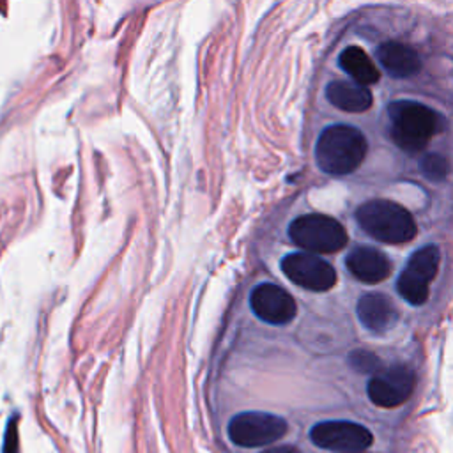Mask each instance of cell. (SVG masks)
Returning a JSON list of instances; mask_svg holds the SVG:
<instances>
[{
    "label": "cell",
    "mask_w": 453,
    "mask_h": 453,
    "mask_svg": "<svg viewBox=\"0 0 453 453\" xmlns=\"http://www.w3.org/2000/svg\"><path fill=\"white\" fill-rule=\"evenodd\" d=\"M340 65L352 78V81L365 87L375 83L380 78V73L372 58L357 46H349L342 51Z\"/></svg>",
    "instance_id": "15"
},
{
    "label": "cell",
    "mask_w": 453,
    "mask_h": 453,
    "mask_svg": "<svg viewBox=\"0 0 453 453\" xmlns=\"http://www.w3.org/2000/svg\"><path fill=\"white\" fill-rule=\"evenodd\" d=\"M250 304L260 320L274 326L288 324L297 313L294 297L274 283H262L255 287L250 297Z\"/></svg>",
    "instance_id": "10"
},
{
    "label": "cell",
    "mask_w": 453,
    "mask_h": 453,
    "mask_svg": "<svg viewBox=\"0 0 453 453\" xmlns=\"http://www.w3.org/2000/svg\"><path fill=\"white\" fill-rule=\"evenodd\" d=\"M288 430V423L276 414L248 411L235 414L228 423V437L241 448H262L280 441Z\"/></svg>",
    "instance_id": "5"
},
{
    "label": "cell",
    "mask_w": 453,
    "mask_h": 453,
    "mask_svg": "<svg viewBox=\"0 0 453 453\" xmlns=\"http://www.w3.org/2000/svg\"><path fill=\"white\" fill-rule=\"evenodd\" d=\"M368 143L365 134L352 126L334 124L326 127L315 147L320 170L329 175H347L365 159Z\"/></svg>",
    "instance_id": "1"
},
{
    "label": "cell",
    "mask_w": 453,
    "mask_h": 453,
    "mask_svg": "<svg viewBox=\"0 0 453 453\" xmlns=\"http://www.w3.org/2000/svg\"><path fill=\"white\" fill-rule=\"evenodd\" d=\"M349 273L365 283H379L386 280L391 273V262L388 257L368 246H359L352 250L345 258Z\"/></svg>",
    "instance_id": "12"
},
{
    "label": "cell",
    "mask_w": 453,
    "mask_h": 453,
    "mask_svg": "<svg viewBox=\"0 0 453 453\" xmlns=\"http://www.w3.org/2000/svg\"><path fill=\"white\" fill-rule=\"evenodd\" d=\"M439 262L441 255L434 244L414 251L396 281V288L407 303L419 306L428 299V285L437 274Z\"/></svg>",
    "instance_id": "6"
},
{
    "label": "cell",
    "mask_w": 453,
    "mask_h": 453,
    "mask_svg": "<svg viewBox=\"0 0 453 453\" xmlns=\"http://www.w3.org/2000/svg\"><path fill=\"white\" fill-rule=\"evenodd\" d=\"M349 363L354 370L363 373H375L379 370V359L372 352L366 350H354L349 356Z\"/></svg>",
    "instance_id": "17"
},
{
    "label": "cell",
    "mask_w": 453,
    "mask_h": 453,
    "mask_svg": "<svg viewBox=\"0 0 453 453\" xmlns=\"http://www.w3.org/2000/svg\"><path fill=\"white\" fill-rule=\"evenodd\" d=\"M359 226L377 241L388 244H402L416 235V221L412 214L389 200H370L356 211Z\"/></svg>",
    "instance_id": "3"
},
{
    "label": "cell",
    "mask_w": 453,
    "mask_h": 453,
    "mask_svg": "<svg viewBox=\"0 0 453 453\" xmlns=\"http://www.w3.org/2000/svg\"><path fill=\"white\" fill-rule=\"evenodd\" d=\"M377 57L382 67L388 71V74L395 78H409L416 74L421 67L418 53L411 46L396 41L382 42L377 48Z\"/></svg>",
    "instance_id": "13"
},
{
    "label": "cell",
    "mask_w": 453,
    "mask_h": 453,
    "mask_svg": "<svg viewBox=\"0 0 453 453\" xmlns=\"http://www.w3.org/2000/svg\"><path fill=\"white\" fill-rule=\"evenodd\" d=\"M281 271L285 276L303 288L313 292H326L336 283V273L319 255L311 253H290L281 260Z\"/></svg>",
    "instance_id": "9"
},
{
    "label": "cell",
    "mask_w": 453,
    "mask_h": 453,
    "mask_svg": "<svg viewBox=\"0 0 453 453\" xmlns=\"http://www.w3.org/2000/svg\"><path fill=\"white\" fill-rule=\"evenodd\" d=\"M416 375L405 365L379 368L368 380L366 393L373 405L393 409L409 400L414 391Z\"/></svg>",
    "instance_id": "8"
},
{
    "label": "cell",
    "mask_w": 453,
    "mask_h": 453,
    "mask_svg": "<svg viewBox=\"0 0 453 453\" xmlns=\"http://www.w3.org/2000/svg\"><path fill=\"white\" fill-rule=\"evenodd\" d=\"M357 317L368 331L382 334L396 324L398 310L388 296L372 292L357 301Z\"/></svg>",
    "instance_id": "11"
},
{
    "label": "cell",
    "mask_w": 453,
    "mask_h": 453,
    "mask_svg": "<svg viewBox=\"0 0 453 453\" xmlns=\"http://www.w3.org/2000/svg\"><path fill=\"white\" fill-rule=\"evenodd\" d=\"M391 138L405 152H419L442 129L441 115L414 101H396L388 106Z\"/></svg>",
    "instance_id": "2"
},
{
    "label": "cell",
    "mask_w": 453,
    "mask_h": 453,
    "mask_svg": "<svg viewBox=\"0 0 453 453\" xmlns=\"http://www.w3.org/2000/svg\"><path fill=\"white\" fill-rule=\"evenodd\" d=\"M310 439L315 446L340 453H361L373 442L372 432L354 421L331 419L311 426Z\"/></svg>",
    "instance_id": "7"
},
{
    "label": "cell",
    "mask_w": 453,
    "mask_h": 453,
    "mask_svg": "<svg viewBox=\"0 0 453 453\" xmlns=\"http://www.w3.org/2000/svg\"><path fill=\"white\" fill-rule=\"evenodd\" d=\"M290 239L311 253H334L347 244L342 223L324 214H304L288 226Z\"/></svg>",
    "instance_id": "4"
},
{
    "label": "cell",
    "mask_w": 453,
    "mask_h": 453,
    "mask_svg": "<svg viewBox=\"0 0 453 453\" xmlns=\"http://www.w3.org/2000/svg\"><path fill=\"white\" fill-rule=\"evenodd\" d=\"M419 168L428 179L441 180L448 173V161L441 154H428L419 161Z\"/></svg>",
    "instance_id": "16"
},
{
    "label": "cell",
    "mask_w": 453,
    "mask_h": 453,
    "mask_svg": "<svg viewBox=\"0 0 453 453\" xmlns=\"http://www.w3.org/2000/svg\"><path fill=\"white\" fill-rule=\"evenodd\" d=\"M326 96L336 108L343 111L359 113L372 106V92L368 87L356 81H331L326 88Z\"/></svg>",
    "instance_id": "14"
},
{
    "label": "cell",
    "mask_w": 453,
    "mask_h": 453,
    "mask_svg": "<svg viewBox=\"0 0 453 453\" xmlns=\"http://www.w3.org/2000/svg\"><path fill=\"white\" fill-rule=\"evenodd\" d=\"M262 453H301V451L292 444H283V446H271Z\"/></svg>",
    "instance_id": "18"
}]
</instances>
